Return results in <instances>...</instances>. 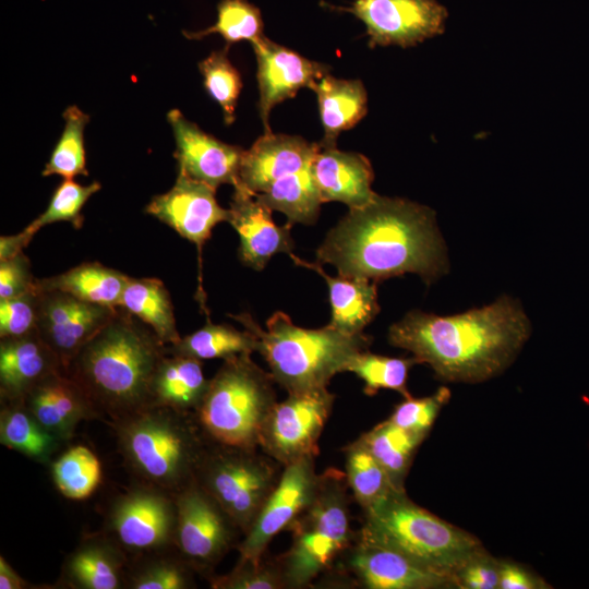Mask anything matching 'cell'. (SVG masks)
<instances>
[{
    "label": "cell",
    "mask_w": 589,
    "mask_h": 589,
    "mask_svg": "<svg viewBox=\"0 0 589 589\" xmlns=\"http://www.w3.org/2000/svg\"><path fill=\"white\" fill-rule=\"evenodd\" d=\"M61 371L65 372L61 361L37 330L0 338L1 402H23L39 382Z\"/></svg>",
    "instance_id": "cb8c5ba5"
},
{
    "label": "cell",
    "mask_w": 589,
    "mask_h": 589,
    "mask_svg": "<svg viewBox=\"0 0 589 589\" xmlns=\"http://www.w3.org/2000/svg\"><path fill=\"white\" fill-rule=\"evenodd\" d=\"M35 588L32 584L27 582L16 570L9 564V562L0 556V589H29Z\"/></svg>",
    "instance_id": "681fc988"
},
{
    "label": "cell",
    "mask_w": 589,
    "mask_h": 589,
    "mask_svg": "<svg viewBox=\"0 0 589 589\" xmlns=\"http://www.w3.org/2000/svg\"><path fill=\"white\" fill-rule=\"evenodd\" d=\"M207 581L213 589H286L277 558H266V554L259 562L238 558L230 572Z\"/></svg>",
    "instance_id": "b9f144b4"
},
{
    "label": "cell",
    "mask_w": 589,
    "mask_h": 589,
    "mask_svg": "<svg viewBox=\"0 0 589 589\" xmlns=\"http://www.w3.org/2000/svg\"><path fill=\"white\" fill-rule=\"evenodd\" d=\"M375 459L388 474L396 490H405V481L417 454L425 440L386 419L360 435Z\"/></svg>",
    "instance_id": "1f68e13d"
},
{
    "label": "cell",
    "mask_w": 589,
    "mask_h": 589,
    "mask_svg": "<svg viewBox=\"0 0 589 589\" xmlns=\"http://www.w3.org/2000/svg\"><path fill=\"white\" fill-rule=\"evenodd\" d=\"M123 464L137 482L176 495L195 481L211 444L195 412L147 406L109 424Z\"/></svg>",
    "instance_id": "277c9868"
},
{
    "label": "cell",
    "mask_w": 589,
    "mask_h": 589,
    "mask_svg": "<svg viewBox=\"0 0 589 589\" xmlns=\"http://www.w3.org/2000/svg\"><path fill=\"white\" fill-rule=\"evenodd\" d=\"M365 589L455 588L449 576L434 572L390 548L358 537L329 572ZM328 573V574H329Z\"/></svg>",
    "instance_id": "4fadbf2b"
},
{
    "label": "cell",
    "mask_w": 589,
    "mask_h": 589,
    "mask_svg": "<svg viewBox=\"0 0 589 589\" xmlns=\"http://www.w3.org/2000/svg\"><path fill=\"white\" fill-rule=\"evenodd\" d=\"M130 557L104 531L84 537L65 556L58 588L122 589Z\"/></svg>",
    "instance_id": "603a6c76"
},
{
    "label": "cell",
    "mask_w": 589,
    "mask_h": 589,
    "mask_svg": "<svg viewBox=\"0 0 589 589\" xmlns=\"http://www.w3.org/2000/svg\"><path fill=\"white\" fill-rule=\"evenodd\" d=\"M167 353V345L152 328L119 306L65 373L110 424L151 405L152 382Z\"/></svg>",
    "instance_id": "3957f363"
},
{
    "label": "cell",
    "mask_w": 589,
    "mask_h": 589,
    "mask_svg": "<svg viewBox=\"0 0 589 589\" xmlns=\"http://www.w3.org/2000/svg\"><path fill=\"white\" fill-rule=\"evenodd\" d=\"M120 308L145 323L167 346L181 339L170 293L160 279L130 277Z\"/></svg>",
    "instance_id": "f546056e"
},
{
    "label": "cell",
    "mask_w": 589,
    "mask_h": 589,
    "mask_svg": "<svg viewBox=\"0 0 589 589\" xmlns=\"http://www.w3.org/2000/svg\"><path fill=\"white\" fill-rule=\"evenodd\" d=\"M349 490L345 472L328 468L320 473L313 502L287 528L291 532L290 546L276 557L286 589L311 587L354 543Z\"/></svg>",
    "instance_id": "52a82bcc"
},
{
    "label": "cell",
    "mask_w": 589,
    "mask_h": 589,
    "mask_svg": "<svg viewBox=\"0 0 589 589\" xmlns=\"http://www.w3.org/2000/svg\"><path fill=\"white\" fill-rule=\"evenodd\" d=\"M167 118L176 140L178 171L216 190L238 184L243 148L207 134L178 109H171Z\"/></svg>",
    "instance_id": "ac0fdd59"
},
{
    "label": "cell",
    "mask_w": 589,
    "mask_h": 589,
    "mask_svg": "<svg viewBox=\"0 0 589 589\" xmlns=\"http://www.w3.org/2000/svg\"><path fill=\"white\" fill-rule=\"evenodd\" d=\"M130 276L98 262H85L51 277L36 278L39 291L60 290L99 305L119 308Z\"/></svg>",
    "instance_id": "f1b7e54d"
},
{
    "label": "cell",
    "mask_w": 589,
    "mask_h": 589,
    "mask_svg": "<svg viewBox=\"0 0 589 589\" xmlns=\"http://www.w3.org/2000/svg\"><path fill=\"white\" fill-rule=\"evenodd\" d=\"M312 175L323 203L337 201L356 208L368 204L376 194L372 190L371 163L359 153L321 145L312 161Z\"/></svg>",
    "instance_id": "d4e9b609"
},
{
    "label": "cell",
    "mask_w": 589,
    "mask_h": 589,
    "mask_svg": "<svg viewBox=\"0 0 589 589\" xmlns=\"http://www.w3.org/2000/svg\"><path fill=\"white\" fill-rule=\"evenodd\" d=\"M100 189L101 184L97 181L82 185L73 181V179H64L56 188L45 212L24 228L23 231L33 239L40 228L58 221L71 223L75 229H80L84 223L82 215L83 206Z\"/></svg>",
    "instance_id": "ab89813d"
},
{
    "label": "cell",
    "mask_w": 589,
    "mask_h": 589,
    "mask_svg": "<svg viewBox=\"0 0 589 589\" xmlns=\"http://www.w3.org/2000/svg\"><path fill=\"white\" fill-rule=\"evenodd\" d=\"M414 364L421 363L413 356L393 358L364 350L352 357L346 372L354 373L364 382L363 392L369 396L375 395L380 389H392L408 398L411 395L407 381Z\"/></svg>",
    "instance_id": "8d00e7d4"
},
{
    "label": "cell",
    "mask_w": 589,
    "mask_h": 589,
    "mask_svg": "<svg viewBox=\"0 0 589 589\" xmlns=\"http://www.w3.org/2000/svg\"><path fill=\"white\" fill-rule=\"evenodd\" d=\"M215 193L211 185L178 171L173 187L155 195L145 207L146 214L196 245L200 271L201 252L213 228L229 219V211L218 204Z\"/></svg>",
    "instance_id": "e0dca14e"
},
{
    "label": "cell",
    "mask_w": 589,
    "mask_h": 589,
    "mask_svg": "<svg viewBox=\"0 0 589 589\" xmlns=\"http://www.w3.org/2000/svg\"><path fill=\"white\" fill-rule=\"evenodd\" d=\"M0 443L44 464L63 443L44 429L23 402H1Z\"/></svg>",
    "instance_id": "d6a6232c"
},
{
    "label": "cell",
    "mask_w": 589,
    "mask_h": 589,
    "mask_svg": "<svg viewBox=\"0 0 589 589\" xmlns=\"http://www.w3.org/2000/svg\"><path fill=\"white\" fill-rule=\"evenodd\" d=\"M551 586L522 564L500 560L498 589H548Z\"/></svg>",
    "instance_id": "7dc6e473"
},
{
    "label": "cell",
    "mask_w": 589,
    "mask_h": 589,
    "mask_svg": "<svg viewBox=\"0 0 589 589\" xmlns=\"http://www.w3.org/2000/svg\"><path fill=\"white\" fill-rule=\"evenodd\" d=\"M29 238L23 230L12 236H1L0 238V261L10 259L21 252L28 245Z\"/></svg>",
    "instance_id": "c3c4849f"
},
{
    "label": "cell",
    "mask_w": 589,
    "mask_h": 589,
    "mask_svg": "<svg viewBox=\"0 0 589 589\" xmlns=\"http://www.w3.org/2000/svg\"><path fill=\"white\" fill-rule=\"evenodd\" d=\"M530 332L521 304L503 296L449 316L410 311L389 327L388 342L428 364L442 381L473 384L512 364Z\"/></svg>",
    "instance_id": "7a4b0ae2"
},
{
    "label": "cell",
    "mask_w": 589,
    "mask_h": 589,
    "mask_svg": "<svg viewBox=\"0 0 589 589\" xmlns=\"http://www.w3.org/2000/svg\"><path fill=\"white\" fill-rule=\"evenodd\" d=\"M257 339L274 381L290 393L328 387L333 376L346 372L357 353L369 350L372 338L364 333L348 335L326 325L304 328L284 312H275L262 328L250 313L228 314Z\"/></svg>",
    "instance_id": "5b68a950"
},
{
    "label": "cell",
    "mask_w": 589,
    "mask_h": 589,
    "mask_svg": "<svg viewBox=\"0 0 589 589\" xmlns=\"http://www.w3.org/2000/svg\"><path fill=\"white\" fill-rule=\"evenodd\" d=\"M233 189L228 223L240 238V261L245 266L262 271L273 255L292 253V225H276L272 218V209L266 204L240 184Z\"/></svg>",
    "instance_id": "44dd1931"
},
{
    "label": "cell",
    "mask_w": 589,
    "mask_h": 589,
    "mask_svg": "<svg viewBox=\"0 0 589 589\" xmlns=\"http://www.w3.org/2000/svg\"><path fill=\"white\" fill-rule=\"evenodd\" d=\"M289 255L297 265L310 268L325 279L332 305V318L327 325L348 335L362 334L380 312L376 283L341 275L333 277L320 263L306 262L292 253Z\"/></svg>",
    "instance_id": "484cf974"
},
{
    "label": "cell",
    "mask_w": 589,
    "mask_h": 589,
    "mask_svg": "<svg viewBox=\"0 0 589 589\" xmlns=\"http://www.w3.org/2000/svg\"><path fill=\"white\" fill-rule=\"evenodd\" d=\"M202 361L170 354L159 363L151 386V405L196 412L208 387Z\"/></svg>",
    "instance_id": "4316f807"
},
{
    "label": "cell",
    "mask_w": 589,
    "mask_h": 589,
    "mask_svg": "<svg viewBox=\"0 0 589 589\" xmlns=\"http://www.w3.org/2000/svg\"><path fill=\"white\" fill-rule=\"evenodd\" d=\"M344 456L349 489L362 510L396 490L384 468L360 437L344 447Z\"/></svg>",
    "instance_id": "e575fe53"
},
{
    "label": "cell",
    "mask_w": 589,
    "mask_h": 589,
    "mask_svg": "<svg viewBox=\"0 0 589 589\" xmlns=\"http://www.w3.org/2000/svg\"><path fill=\"white\" fill-rule=\"evenodd\" d=\"M35 281L31 261L24 252L0 261V300L17 297L36 289Z\"/></svg>",
    "instance_id": "bcb514c9"
},
{
    "label": "cell",
    "mask_w": 589,
    "mask_h": 589,
    "mask_svg": "<svg viewBox=\"0 0 589 589\" xmlns=\"http://www.w3.org/2000/svg\"><path fill=\"white\" fill-rule=\"evenodd\" d=\"M317 97L324 129L320 144L336 147L340 132L354 127L368 111L366 91L359 80H341L325 74L311 87Z\"/></svg>",
    "instance_id": "83f0119b"
},
{
    "label": "cell",
    "mask_w": 589,
    "mask_h": 589,
    "mask_svg": "<svg viewBox=\"0 0 589 589\" xmlns=\"http://www.w3.org/2000/svg\"><path fill=\"white\" fill-rule=\"evenodd\" d=\"M357 534L452 579L457 568L483 548L474 534L437 517L398 490L362 510Z\"/></svg>",
    "instance_id": "8992f818"
},
{
    "label": "cell",
    "mask_w": 589,
    "mask_h": 589,
    "mask_svg": "<svg viewBox=\"0 0 589 589\" xmlns=\"http://www.w3.org/2000/svg\"><path fill=\"white\" fill-rule=\"evenodd\" d=\"M320 483L315 457H305L283 469L280 479L250 530L237 546L239 560L259 562L272 539L313 502Z\"/></svg>",
    "instance_id": "9a60e30c"
},
{
    "label": "cell",
    "mask_w": 589,
    "mask_h": 589,
    "mask_svg": "<svg viewBox=\"0 0 589 589\" xmlns=\"http://www.w3.org/2000/svg\"><path fill=\"white\" fill-rule=\"evenodd\" d=\"M182 34L189 39H202L211 34H219L231 44L248 40L251 44L262 37L263 20L261 11L247 0H220L217 4V20L214 25Z\"/></svg>",
    "instance_id": "f35d334b"
},
{
    "label": "cell",
    "mask_w": 589,
    "mask_h": 589,
    "mask_svg": "<svg viewBox=\"0 0 589 589\" xmlns=\"http://www.w3.org/2000/svg\"><path fill=\"white\" fill-rule=\"evenodd\" d=\"M335 398L328 387L288 394L267 416L260 435V449L284 467L305 457H316Z\"/></svg>",
    "instance_id": "7c38bea8"
},
{
    "label": "cell",
    "mask_w": 589,
    "mask_h": 589,
    "mask_svg": "<svg viewBox=\"0 0 589 589\" xmlns=\"http://www.w3.org/2000/svg\"><path fill=\"white\" fill-rule=\"evenodd\" d=\"M453 581L458 589H498L500 558L483 546L457 568Z\"/></svg>",
    "instance_id": "f6af8a7d"
},
{
    "label": "cell",
    "mask_w": 589,
    "mask_h": 589,
    "mask_svg": "<svg viewBox=\"0 0 589 589\" xmlns=\"http://www.w3.org/2000/svg\"><path fill=\"white\" fill-rule=\"evenodd\" d=\"M39 291L0 300V338L20 337L37 329Z\"/></svg>",
    "instance_id": "ee69618b"
},
{
    "label": "cell",
    "mask_w": 589,
    "mask_h": 589,
    "mask_svg": "<svg viewBox=\"0 0 589 589\" xmlns=\"http://www.w3.org/2000/svg\"><path fill=\"white\" fill-rule=\"evenodd\" d=\"M175 500V546L197 575L208 580L229 551L237 550L243 533L195 481L177 493Z\"/></svg>",
    "instance_id": "30bf717a"
},
{
    "label": "cell",
    "mask_w": 589,
    "mask_h": 589,
    "mask_svg": "<svg viewBox=\"0 0 589 589\" xmlns=\"http://www.w3.org/2000/svg\"><path fill=\"white\" fill-rule=\"evenodd\" d=\"M257 339L249 330H239L228 324L207 323L194 333L167 346V352L199 359H229L256 351Z\"/></svg>",
    "instance_id": "836d02e7"
},
{
    "label": "cell",
    "mask_w": 589,
    "mask_h": 589,
    "mask_svg": "<svg viewBox=\"0 0 589 589\" xmlns=\"http://www.w3.org/2000/svg\"><path fill=\"white\" fill-rule=\"evenodd\" d=\"M23 404L39 424L62 443L73 437L82 421L100 419L86 394L64 371L39 382Z\"/></svg>",
    "instance_id": "7402d4cb"
},
{
    "label": "cell",
    "mask_w": 589,
    "mask_h": 589,
    "mask_svg": "<svg viewBox=\"0 0 589 589\" xmlns=\"http://www.w3.org/2000/svg\"><path fill=\"white\" fill-rule=\"evenodd\" d=\"M197 573L176 546L130 558L127 589H191L196 587Z\"/></svg>",
    "instance_id": "4dcf8cb0"
},
{
    "label": "cell",
    "mask_w": 589,
    "mask_h": 589,
    "mask_svg": "<svg viewBox=\"0 0 589 589\" xmlns=\"http://www.w3.org/2000/svg\"><path fill=\"white\" fill-rule=\"evenodd\" d=\"M227 46L223 50L213 51L199 63V70L204 79V87L209 96L223 109L227 125L235 121L238 97L242 88L240 73L229 61Z\"/></svg>",
    "instance_id": "60d3db41"
},
{
    "label": "cell",
    "mask_w": 589,
    "mask_h": 589,
    "mask_svg": "<svg viewBox=\"0 0 589 589\" xmlns=\"http://www.w3.org/2000/svg\"><path fill=\"white\" fill-rule=\"evenodd\" d=\"M117 309L82 301L60 290L39 291L36 330L67 370L79 350L111 320Z\"/></svg>",
    "instance_id": "2e32d148"
},
{
    "label": "cell",
    "mask_w": 589,
    "mask_h": 589,
    "mask_svg": "<svg viewBox=\"0 0 589 589\" xmlns=\"http://www.w3.org/2000/svg\"><path fill=\"white\" fill-rule=\"evenodd\" d=\"M252 47L257 61L259 112L265 132H271L268 118L273 107L293 97L302 87L311 88L329 68L265 36L253 41Z\"/></svg>",
    "instance_id": "d6986e66"
},
{
    "label": "cell",
    "mask_w": 589,
    "mask_h": 589,
    "mask_svg": "<svg viewBox=\"0 0 589 589\" xmlns=\"http://www.w3.org/2000/svg\"><path fill=\"white\" fill-rule=\"evenodd\" d=\"M317 263L346 277L380 281L414 273L431 283L447 272L434 212L418 203L375 194L349 208L316 251Z\"/></svg>",
    "instance_id": "6da1fadb"
},
{
    "label": "cell",
    "mask_w": 589,
    "mask_h": 589,
    "mask_svg": "<svg viewBox=\"0 0 589 589\" xmlns=\"http://www.w3.org/2000/svg\"><path fill=\"white\" fill-rule=\"evenodd\" d=\"M275 383L251 353L224 360L195 412L207 437L221 445L260 448L263 424L277 402Z\"/></svg>",
    "instance_id": "ba28073f"
},
{
    "label": "cell",
    "mask_w": 589,
    "mask_h": 589,
    "mask_svg": "<svg viewBox=\"0 0 589 589\" xmlns=\"http://www.w3.org/2000/svg\"><path fill=\"white\" fill-rule=\"evenodd\" d=\"M449 399V388L441 386L430 396L405 398L395 407L387 419L396 425L425 438L438 413Z\"/></svg>",
    "instance_id": "7bdbcfd3"
},
{
    "label": "cell",
    "mask_w": 589,
    "mask_h": 589,
    "mask_svg": "<svg viewBox=\"0 0 589 589\" xmlns=\"http://www.w3.org/2000/svg\"><path fill=\"white\" fill-rule=\"evenodd\" d=\"M347 12L361 20L370 47H413L445 31L447 10L437 0H354Z\"/></svg>",
    "instance_id": "5bb4252c"
},
{
    "label": "cell",
    "mask_w": 589,
    "mask_h": 589,
    "mask_svg": "<svg viewBox=\"0 0 589 589\" xmlns=\"http://www.w3.org/2000/svg\"><path fill=\"white\" fill-rule=\"evenodd\" d=\"M62 116L63 131L41 175L44 177L58 175L63 179L87 176L84 130L89 122V116L75 105L69 106Z\"/></svg>",
    "instance_id": "74e56055"
},
{
    "label": "cell",
    "mask_w": 589,
    "mask_h": 589,
    "mask_svg": "<svg viewBox=\"0 0 589 589\" xmlns=\"http://www.w3.org/2000/svg\"><path fill=\"white\" fill-rule=\"evenodd\" d=\"M175 495L136 482L111 503L104 532L134 557L175 546Z\"/></svg>",
    "instance_id": "8fae6325"
},
{
    "label": "cell",
    "mask_w": 589,
    "mask_h": 589,
    "mask_svg": "<svg viewBox=\"0 0 589 589\" xmlns=\"http://www.w3.org/2000/svg\"><path fill=\"white\" fill-rule=\"evenodd\" d=\"M283 469L260 448L211 442L195 482L229 514L244 536L276 488Z\"/></svg>",
    "instance_id": "9c48e42d"
},
{
    "label": "cell",
    "mask_w": 589,
    "mask_h": 589,
    "mask_svg": "<svg viewBox=\"0 0 589 589\" xmlns=\"http://www.w3.org/2000/svg\"><path fill=\"white\" fill-rule=\"evenodd\" d=\"M51 474L58 491L69 500H85L101 482L98 457L86 446L68 448L51 464Z\"/></svg>",
    "instance_id": "d590c367"
},
{
    "label": "cell",
    "mask_w": 589,
    "mask_h": 589,
    "mask_svg": "<svg viewBox=\"0 0 589 589\" xmlns=\"http://www.w3.org/2000/svg\"><path fill=\"white\" fill-rule=\"evenodd\" d=\"M320 147V143H309L300 136L265 132L243 151L238 184L253 194H262L272 185L311 168Z\"/></svg>",
    "instance_id": "ffe728a7"
}]
</instances>
